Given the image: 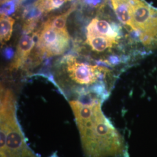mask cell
<instances>
[{
    "label": "cell",
    "instance_id": "cell-1",
    "mask_svg": "<svg viewBox=\"0 0 157 157\" xmlns=\"http://www.w3.org/2000/svg\"><path fill=\"white\" fill-rule=\"evenodd\" d=\"M81 137L86 157L122 156L124 152L123 139L104 115L101 101L84 104L69 102Z\"/></svg>",
    "mask_w": 157,
    "mask_h": 157
},
{
    "label": "cell",
    "instance_id": "cell-11",
    "mask_svg": "<svg viewBox=\"0 0 157 157\" xmlns=\"http://www.w3.org/2000/svg\"><path fill=\"white\" fill-rule=\"evenodd\" d=\"M16 5L17 2L15 1H10L2 4L1 14H4L6 15H11L15 11Z\"/></svg>",
    "mask_w": 157,
    "mask_h": 157
},
{
    "label": "cell",
    "instance_id": "cell-5",
    "mask_svg": "<svg viewBox=\"0 0 157 157\" xmlns=\"http://www.w3.org/2000/svg\"><path fill=\"white\" fill-rule=\"evenodd\" d=\"M34 35L30 36L23 35L20 40L17 47V54L11 66V69H17L22 65L34 45Z\"/></svg>",
    "mask_w": 157,
    "mask_h": 157
},
{
    "label": "cell",
    "instance_id": "cell-3",
    "mask_svg": "<svg viewBox=\"0 0 157 157\" xmlns=\"http://www.w3.org/2000/svg\"><path fill=\"white\" fill-rule=\"evenodd\" d=\"M69 43L68 32L59 31L45 22L38 35L37 47L46 56H56L66 51Z\"/></svg>",
    "mask_w": 157,
    "mask_h": 157
},
{
    "label": "cell",
    "instance_id": "cell-13",
    "mask_svg": "<svg viewBox=\"0 0 157 157\" xmlns=\"http://www.w3.org/2000/svg\"><path fill=\"white\" fill-rule=\"evenodd\" d=\"M3 53H4V56H5L6 58L8 59H10L13 56L14 52L12 48L8 47V48H6L4 50Z\"/></svg>",
    "mask_w": 157,
    "mask_h": 157
},
{
    "label": "cell",
    "instance_id": "cell-8",
    "mask_svg": "<svg viewBox=\"0 0 157 157\" xmlns=\"http://www.w3.org/2000/svg\"><path fill=\"white\" fill-rule=\"evenodd\" d=\"M14 23L15 20L11 17L4 14H1L0 37L2 44H4L10 39Z\"/></svg>",
    "mask_w": 157,
    "mask_h": 157
},
{
    "label": "cell",
    "instance_id": "cell-4",
    "mask_svg": "<svg viewBox=\"0 0 157 157\" xmlns=\"http://www.w3.org/2000/svg\"><path fill=\"white\" fill-rule=\"evenodd\" d=\"M67 63V72L70 78L81 85L95 84L98 80L104 78L106 73L109 72L105 67L78 63L73 57H68Z\"/></svg>",
    "mask_w": 157,
    "mask_h": 157
},
{
    "label": "cell",
    "instance_id": "cell-7",
    "mask_svg": "<svg viewBox=\"0 0 157 157\" xmlns=\"http://www.w3.org/2000/svg\"><path fill=\"white\" fill-rule=\"evenodd\" d=\"M86 42L93 50L97 52L104 51L117 43V39L100 35L91 34H87Z\"/></svg>",
    "mask_w": 157,
    "mask_h": 157
},
{
    "label": "cell",
    "instance_id": "cell-6",
    "mask_svg": "<svg viewBox=\"0 0 157 157\" xmlns=\"http://www.w3.org/2000/svg\"><path fill=\"white\" fill-rule=\"evenodd\" d=\"M87 30V34L100 35L114 39L119 38V36L113 30L111 25L106 21L99 20L97 18L93 19L91 21Z\"/></svg>",
    "mask_w": 157,
    "mask_h": 157
},
{
    "label": "cell",
    "instance_id": "cell-9",
    "mask_svg": "<svg viewBox=\"0 0 157 157\" xmlns=\"http://www.w3.org/2000/svg\"><path fill=\"white\" fill-rule=\"evenodd\" d=\"M76 6H72L67 11L59 15L56 17H51L46 22L49 24L51 26L63 32H67V21L69 15L75 10Z\"/></svg>",
    "mask_w": 157,
    "mask_h": 157
},
{
    "label": "cell",
    "instance_id": "cell-14",
    "mask_svg": "<svg viewBox=\"0 0 157 157\" xmlns=\"http://www.w3.org/2000/svg\"><path fill=\"white\" fill-rule=\"evenodd\" d=\"M10 0H1V4L2 5V4H5L6 2H8Z\"/></svg>",
    "mask_w": 157,
    "mask_h": 157
},
{
    "label": "cell",
    "instance_id": "cell-15",
    "mask_svg": "<svg viewBox=\"0 0 157 157\" xmlns=\"http://www.w3.org/2000/svg\"><path fill=\"white\" fill-rule=\"evenodd\" d=\"M50 157H58L57 155H56V153H54L52 156H51Z\"/></svg>",
    "mask_w": 157,
    "mask_h": 157
},
{
    "label": "cell",
    "instance_id": "cell-12",
    "mask_svg": "<svg viewBox=\"0 0 157 157\" xmlns=\"http://www.w3.org/2000/svg\"><path fill=\"white\" fill-rule=\"evenodd\" d=\"M108 61L111 65H117L120 63L121 58H119V56H111L108 58Z\"/></svg>",
    "mask_w": 157,
    "mask_h": 157
},
{
    "label": "cell",
    "instance_id": "cell-2",
    "mask_svg": "<svg viewBox=\"0 0 157 157\" xmlns=\"http://www.w3.org/2000/svg\"><path fill=\"white\" fill-rule=\"evenodd\" d=\"M1 157H38L27 146L17 122L13 94L5 89L1 91Z\"/></svg>",
    "mask_w": 157,
    "mask_h": 157
},
{
    "label": "cell",
    "instance_id": "cell-10",
    "mask_svg": "<svg viewBox=\"0 0 157 157\" xmlns=\"http://www.w3.org/2000/svg\"><path fill=\"white\" fill-rule=\"evenodd\" d=\"M72 0H37L35 3L43 12L47 13L52 10L59 8L67 1Z\"/></svg>",
    "mask_w": 157,
    "mask_h": 157
}]
</instances>
